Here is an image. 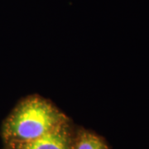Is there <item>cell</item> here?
<instances>
[{"mask_svg": "<svg viewBox=\"0 0 149 149\" xmlns=\"http://www.w3.org/2000/svg\"><path fill=\"white\" fill-rule=\"evenodd\" d=\"M63 114L51 104L38 98L22 102L12 113L3 128L8 143L28 142L40 138L64 123Z\"/></svg>", "mask_w": 149, "mask_h": 149, "instance_id": "cell-1", "label": "cell"}, {"mask_svg": "<svg viewBox=\"0 0 149 149\" xmlns=\"http://www.w3.org/2000/svg\"><path fill=\"white\" fill-rule=\"evenodd\" d=\"M9 149H73L66 123H64L40 138L23 143H8Z\"/></svg>", "mask_w": 149, "mask_h": 149, "instance_id": "cell-2", "label": "cell"}, {"mask_svg": "<svg viewBox=\"0 0 149 149\" xmlns=\"http://www.w3.org/2000/svg\"><path fill=\"white\" fill-rule=\"evenodd\" d=\"M73 149H109V148L100 137L89 132H82L73 144Z\"/></svg>", "mask_w": 149, "mask_h": 149, "instance_id": "cell-3", "label": "cell"}]
</instances>
